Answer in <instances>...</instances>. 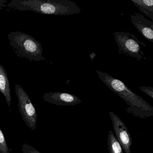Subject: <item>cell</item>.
Masks as SVG:
<instances>
[{"label":"cell","instance_id":"8992f818","mask_svg":"<svg viewBox=\"0 0 153 153\" xmlns=\"http://www.w3.org/2000/svg\"><path fill=\"white\" fill-rule=\"evenodd\" d=\"M109 115L116 134L115 136L122 146V149L125 153H132L131 146L132 145V138L128 128L116 114L112 111H110Z\"/></svg>","mask_w":153,"mask_h":153},{"label":"cell","instance_id":"30bf717a","mask_svg":"<svg viewBox=\"0 0 153 153\" xmlns=\"http://www.w3.org/2000/svg\"><path fill=\"white\" fill-rule=\"evenodd\" d=\"M107 144L109 153H124L122 146L111 130L108 134Z\"/></svg>","mask_w":153,"mask_h":153},{"label":"cell","instance_id":"3957f363","mask_svg":"<svg viewBox=\"0 0 153 153\" xmlns=\"http://www.w3.org/2000/svg\"><path fill=\"white\" fill-rule=\"evenodd\" d=\"M10 45L16 55L31 62L45 61L41 44L33 36L21 31H14L7 36Z\"/></svg>","mask_w":153,"mask_h":153},{"label":"cell","instance_id":"4fadbf2b","mask_svg":"<svg viewBox=\"0 0 153 153\" xmlns=\"http://www.w3.org/2000/svg\"><path fill=\"white\" fill-rule=\"evenodd\" d=\"M22 153H41L33 146L26 143L22 145Z\"/></svg>","mask_w":153,"mask_h":153},{"label":"cell","instance_id":"9a60e30c","mask_svg":"<svg viewBox=\"0 0 153 153\" xmlns=\"http://www.w3.org/2000/svg\"><path fill=\"white\" fill-rule=\"evenodd\" d=\"M142 1L146 9L153 13V0H142Z\"/></svg>","mask_w":153,"mask_h":153},{"label":"cell","instance_id":"6da1fadb","mask_svg":"<svg viewBox=\"0 0 153 153\" xmlns=\"http://www.w3.org/2000/svg\"><path fill=\"white\" fill-rule=\"evenodd\" d=\"M96 73L102 81L112 91L124 100L127 107V112L142 119L153 116V107L145 100L134 92L122 81L99 71Z\"/></svg>","mask_w":153,"mask_h":153},{"label":"cell","instance_id":"e0dca14e","mask_svg":"<svg viewBox=\"0 0 153 153\" xmlns=\"http://www.w3.org/2000/svg\"></svg>","mask_w":153,"mask_h":153},{"label":"cell","instance_id":"5b68a950","mask_svg":"<svg viewBox=\"0 0 153 153\" xmlns=\"http://www.w3.org/2000/svg\"><path fill=\"white\" fill-rule=\"evenodd\" d=\"M15 93L18 99L19 110L22 118L28 127L35 130L37 127V114L28 94L18 84L14 85Z\"/></svg>","mask_w":153,"mask_h":153},{"label":"cell","instance_id":"ba28073f","mask_svg":"<svg viewBox=\"0 0 153 153\" xmlns=\"http://www.w3.org/2000/svg\"><path fill=\"white\" fill-rule=\"evenodd\" d=\"M131 22L142 36L153 43V22L149 20L142 13H135L130 15Z\"/></svg>","mask_w":153,"mask_h":153},{"label":"cell","instance_id":"2e32d148","mask_svg":"<svg viewBox=\"0 0 153 153\" xmlns=\"http://www.w3.org/2000/svg\"><path fill=\"white\" fill-rule=\"evenodd\" d=\"M7 2L6 0H0V10L7 6Z\"/></svg>","mask_w":153,"mask_h":153},{"label":"cell","instance_id":"7c38bea8","mask_svg":"<svg viewBox=\"0 0 153 153\" xmlns=\"http://www.w3.org/2000/svg\"><path fill=\"white\" fill-rule=\"evenodd\" d=\"M0 153H10L8 144L0 127Z\"/></svg>","mask_w":153,"mask_h":153},{"label":"cell","instance_id":"9c48e42d","mask_svg":"<svg viewBox=\"0 0 153 153\" xmlns=\"http://www.w3.org/2000/svg\"><path fill=\"white\" fill-rule=\"evenodd\" d=\"M4 96L7 105L10 108L11 96L8 74L4 67L0 64V94Z\"/></svg>","mask_w":153,"mask_h":153},{"label":"cell","instance_id":"8fae6325","mask_svg":"<svg viewBox=\"0 0 153 153\" xmlns=\"http://www.w3.org/2000/svg\"><path fill=\"white\" fill-rule=\"evenodd\" d=\"M133 2V4L137 7L139 9V10L143 13V14L146 15L147 17L150 18L153 21V13H152L151 12L147 10L146 8L143 3L142 2V0H131Z\"/></svg>","mask_w":153,"mask_h":153},{"label":"cell","instance_id":"277c9868","mask_svg":"<svg viewBox=\"0 0 153 153\" xmlns=\"http://www.w3.org/2000/svg\"><path fill=\"white\" fill-rule=\"evenodd\" d=\"M114 36L119 54L133 57L138 61L145 59L144 50L146 45L139 40L136 36L124 31H116Z\"/></svg>","mask_w":153,"mask_h":153},{"label":"cell","instance_id":"7a4b0ae2","mask_svg":"<svg viewBox=\"0 0 153 153\" xmlns=\"http://www.w3.org/2000/svg\"><path fill=\"white\" fill-rule=\"evenodd\" d=\"M6 6L19 11L57 16L78 14L81 11L80 6L70 0H11Z\"/></svg>","mask_w":153,"mask_h":153},{"label":"cell","instance_id":"5bb4252c","mask_svg":"<svg viewBox=\"0 0 153 153\" xmlns=\"http://www.w3.org/2000/svg\"><path fill=\"white\" fill-rule=\"evenodd\" d=\"M139 89L144 92L146 94L153 99V88L152 87H146V86H141Z\"/></svg>","mask_w":153,"mask_h":153},{"label":"cell","instance_id":"52a82bcc","mask_svg":"<svg viewBox=\"0 0 153 153\" xmlns=\"http://www.w3.org/2000/svg\"><path fill=\"white\" fill-rule=\"evenodd\" d=\"M43 99L45 102L57 106H75L83 102L76 95L61 92L46 93Z\"/></svg>","mask_w":153,"mask_h":153}]
</instances>
